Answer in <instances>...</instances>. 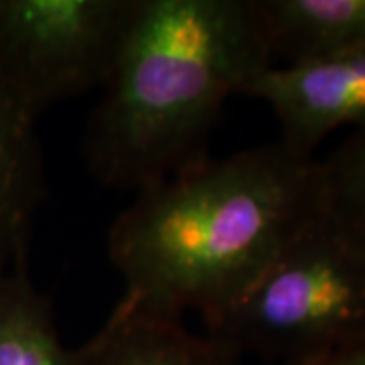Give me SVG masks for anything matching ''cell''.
<instances>
[{"label": "cell", "instance_id": "5b68a950", "mask_svg": "<svg viewBox=\"0 0 365 365\" xmlns=\"http://www.w3.org/2000/svg\"><path fill=\"white\" fill-rule=\"evenodd\" d=\"M244 96L272 108L280 126L278 143L297 157L314 158L329 134L365 124V51L268 67Z\"/></svg>", "mask_w": 365, "mask_h": 365}, {"label": "cell", "instance_id": "277c9868", "mask_svg": "<svg viewBox=\"0 0 365 365\" xmlns=\"http://www.w3.org/2000/svg\"><path fill=\"white\" fill-rule=\"evenodd\" d=\"M138 0H0V90L31 116L102 90Z\"/></svg>", "mask_w": 365, "mask_h": 365}, {"label": "cell", "instance_id": "3957f363", "mask_svg": "<svg viewBox=\"0 0 365 365\" xmlns=\"http://www.w3.org/2000/svg\"><path fill=\"white\" fill-rule=\"evenodd\" d=\"M203 325L240 357L254 353L280 365L365 343V258L319 213Z\"/></svg>", "mask_w": 365, "mask_h": 365}, {"label": "cell", "instance_id": "ba28073f", "mask_svg": "<svg viewBox=\"0 0 365 365\" xmlns=\"http://www.w3.org/2000/svg\"><path fill=\"white\" fill-rule=\"evenodd\" d=\"M37 120L0 90V274L26 264L31 225L43 199Z\"/></svg>", "mask_w": 365, "mask_h": 365}, {"label": "cell", "instance_id": "8992f818", "mask_svg": "<svg viewBox=\"0 0 365 365\" xmlns=\"http://www.w3.org/2000/svg\"><path fill=\"white\" fill-rule=\"evenodd\" d=\"M76 351V365H240V355L182 317L146 309L122 297L93 337Z\"/></svg>", "mask_w": 365, "mask_h": 365}, {"label": "cell", "instance_id": "8fae6325", "mask_svg": "<svg viewBox=\"0 0 365 365\" xmlns=\"http://www.w3.org/2000/svg\"><path fill=\"white\" fill-rule=\"evenodd\" d=\"M282 365H365V343L321 353V355L299 359V361H288Z\"/></svg>", "mask_w": 365, "mask_h": 365}, {"label": "cell", "instance_id": "9c48e42d", "mask_svg": "<svg viewBox=\"0 0 365 365\" xmlns=\"http://www.w3.org/2000/svg\"><path fill=\"white\" fill-rule=\"evenodd\" d=\"M0 365H76L26 264L0 274Z\"/></svg>", "mask_w": 365, "mask_h": 365}, {"label": "cell", "instance_id": "7a4b0ae2", "mask_svg": "<svg viewBox=\"0 0 365 365\" xmlns=\"http://www.w3.org/2000/svg\"><path fill=\"white\" fill-rule=\"evenodd\" d=\"M272 66L254 0H138L83 136L93 179L138 193L203 160L223 104Z\"/></svg>", "mask_w": 365, "mask_h": 365}, {"label": "cell", "instance_id": "30bf717a", "mask_svg": "<svg viewBox=\"0 0 365 365\" xmlns=\"http://www.w3.org/2000/svg\"><path fill=\"white\" fill-rule=\"evenodd\" d=\"M319 213L365 258V124L317 158Z\"/></svg>", "mask_w": 365, "mask_h": 365}, {"label": "cell", "instance_id": "52a82bcc", "mask_svg": "<svg viewBox=\"0 0 365 365\" xmlns=\"http://www.w3.org/2000/svg\"><path fill=\"white\" fill-rule=\"evenodd\" d=\"M274 66L365 51V0H254Z\"/></svg>", "mask_w": 365, "mask_h": 365}, {"label": "cell", "instance_id": "6da1fadb", "mask_svg": "<svg viewBox=\"0 0 365 365\" xmlns=\"http://www.w3.org/2000/svg\"><path fill=\"white\" fill-rule=\"evenodd\" d=\"M317 217V158L276 140L203 158L138 191L108 232V258L124 297L203 321L240 299Z\"/></svg>", "mask_w": 365, "mask_h": 365}]
</instances>
